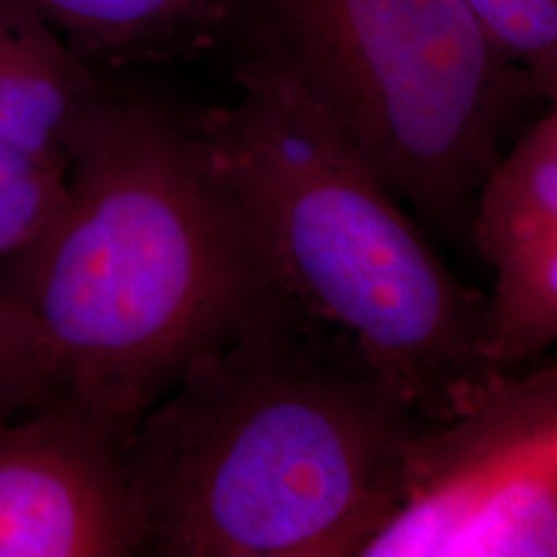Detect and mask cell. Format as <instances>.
Instances as JSON below:
<instances>
[{"instance_id":"52a82bcc","label":"cell","mask_w":557,"mask_h":557,"mask_svg":"<svg viewBox=\"0 0 557 557\" xmlns=\"http://www.w3.org/2000/svg\"><path fill=\"white\" fill-rule=\"evenodd\" d=\"M473 238L496 275L481 349L508 370L557 349V112L537 122L479 190Z\"/></svg>"},{"instance_id":"8992f818","label":"cell","mask_w":557,"mask_h":557,"mask_svg":"<svg viewBox=\"0 0 557 557\" xmlns=\"http://www.w3.org/2000/svg\"><path fill=\"white\" fill-rule=\"evenodd\" d=\"M128 556V438L69 398L0 421V557Z\"/></svg>"},{"instance_id":"30bf717a","label":"cell","mask_w":557,"mask_h":557,"mask_svg":"<svg viewBox=\"0 0 557 557\" xmlns=\"http://www.w3.org/2000/svg\"><path fill=\"white\" fill-rule=\"evenodd\" d=\"M64 398L59 359L38 322L0 292V421Z\"/></svg>"},{"instance_id":"4fadbf2b","label":"cell","mask_w":557,"mask_h":557,"mask_svg":"<svg viewBox=\"0 0 557 557\" xmlns=\"http://www.w3.org/2000/svg\"><path fill=\"white\" fill-rule=\"evenodd\" d=\"M535 89H537L541 96H545V98L549 100V103H552V112H557V64L547 75H543V77L535 83Z\"/></svg>"},{"instance_id":"7c38bea8","label":"cell","mask_w":557,"mask_h":557,"mask_svg":"<svg viewBox=\"0 0 557 557\" xmlns=\"http://www.w3.org/2000/svg\"><path fill=\"white\" fill-rule=\"evenodd\" d=\"M485 36L533 85L557 64V0H462ZM537 91V89H535Z\"/></svg>"},{"instance_id":"5b68a950","label":"cell","mask_w":557,"mask_h":557,"mask_svg":"<svg viewBox=\"0 0 557 557\" xmlns=\"http://www.w3.org/2000/svg\"><path fill=\"white\" fill-rule=\"evenodd\" d=\"M359 557H557V354L419 425L397 508Z\"/></svg>"},{"instance_id":"9c48e42d","label":"cell","mask_w":557,"mask_h":557,"mask_svg":"<svg viewBox=\"0 0 557 557\" xmlns=\"http://www.w3.org/2000/svg\"><path fill=\"white\" fill-rule=\"evenodd\" d=\"M83 59L131 60L211 34L232 0H29Z\"/></svg>"},{"instance_id":"6da1fadb","label":"cell","mask_w":557,"mask_h":557,"mask_svg":"<svg viewBox=\"0 0 557 557\" xmlns=\"http://www.w3.org/2000/svg\"><path fill=\"white\" fill-rule=\"evenodd\" d=\"M287 294L202 351L128 440L139 556L359 557L421 419Z\"/></svg>"},{"instance_id":"7a4b0ae2","label":"cell","mask_w":557,"mask_h":557,"mask_svg":"<svg viewBox=\"0 0 557 557\" xmlns=\"http://www.w3.org/2000/svg\"><path fill=\"white\" fill-rule=\"evenodd\" d=\"M281 294L197 128L108 96L57 218L15 257L9 296L48 338L64 398L131 440L193 359Z\"/></svg>"},{"instance_id":"277c9868","label":"cell","mask_w":557,"mask_h":557,"mask_svg":"<svg viewBox=\"0 0 557 557\" xmlns=\"http://www.w3.org/2000/svg\"><path fill=\"white\" fill-rule=\"evenodd\" d=\"M260 52L438 230L473 215L508 120L535 89L462 0H260Z\"/></svg>"},{"instance_id":"8fae6325","label":"cell","mask_w":557,"mask_h":557,"mask_svg":"<svg viewBox=\"0 0 557 557\" xmlns=\"http://www.w3.org/2000/svg\"><path fill=\"white\" fill-rule=\"evenodd\" d=\"M66 197V170L0 145V257H17L46 232Z\"/></svg>"},{"instance_id":"3957f363","label":"cell","mask_w":557,"mask_h":557,"mask_svg":"<svg viewBox=\"0 0 557 557\" xmlns=\"http://www.w3.org/2000/svg\"><path fill=\"white\" fill-rule=\"evenodd\" d=\"M195 128L283 292L423 423L457 418L506 372L481 349L483 301L277 60L244 62L236 100Z\"/></svg>"},{"instance_id":"ba28073f","label":"cell","mask_w":557,"mask_h":557,"mask_svg":"<svg viewBox=\"0 0 557 557\" xmlns=\"http://www.w3.org/2000/svg\"><path fill=\"white\" fill-rule=\"evenodd\" d=\"M108 94L29 0H0V145L69 172Z\"/></svg>"}]
</instances>
